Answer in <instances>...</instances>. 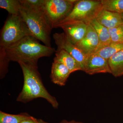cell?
I'll return each instance as SVG.
<instances>
[{
	"label": "cell",
	"mask_w": 123,
	"mask_h": 123,
	"mask_svg": "<svg viewBox=\"0 0 123 123\" xmlns=\"http://www.w3.org/2000/svg\"><path fill=\"white\" fill-rule=\"evenodd\" d=\"M56 51L55 48L41 44L31 36H25L6 49L10 62L23 63L34 66H38L40 58L51 56Z\"/></svg>",
	"instance_id": "6da1fadb"
},
{
	"label": "cell",
	"mask_w": 123,
	"mask_h": 123,
	"mask_svg": "<svg viewBox=\"0 0 123 123\" xmlns=\"http://www.w3.org/2000/svg\"><path fill=\"white\" fill-rule=\"evenodd\" d=\"M22 70L24 84L17 101L26 103L33 99L42 98L46 99L55 109L59 104L55 97L52 96L43 84L38 66L29 65L23 63H18Z\"/></svg>",
	"instance_id": "7a4b0ae2"
},
{
	"label": "cell",
	"mask_w": 123,
	"mask_h": 123,
	"mask_svg": "<svg viewBox=\"0 0 123 123\" xmlns=\"http://www.w3.org/2000/svg\"><path fill=\"white\" fill-rule=\"evenodd\" d=\"M21 4L20 15L33 37L43 42L44 45L52 47L50 35L52 29L42 7Z\"/></svg>",
	"instance_id": "3957f363"
},
{
	"label": "cell",
	"mask_w": 123,
	"mask_h": 123,
	"mask_svg": "<svg viewBox=\"0 0 123 123\" xmlns=\"http://www.w3.org/2000/svg\"><path fill=\"white\" fill-rule=\"evenodd\" d=\"M27 36L33 37L20 15L10 14L1 31L0 48L6 50Z\"/></svg>",
	"instance_id": "277c9868"
},
{
	"label": "cell",
	"mask_w": 123,
	"mask_h": 123,
	"mask_svg": "<svg viewBox=\"0 0 123 123\" xmlns=\"http://www.w3.org/2000/svg\"><path fill=\"white\" fill-rule=\"evenodd\" d=\"M102 9L100 0H77L69 14L56 26L69 22H80L89 25Z\"/></svg>",
	"instance_id": "5b68a950"
},
{
	"label": "cell",
	"mask_w": 123,
	"mask_h": 123,
	"mask_svg": "<svg viewBox=\"0 0 123 123\" xmlns=\"http://www.w3.org/2000/svg\"><path fill=\"white\" fill-rule=\"evenodd\" d=\"M77 0H44L42 9L52 29L68 15Z\"/></svg>",
	"instance_id": "8992f818"
},
{
	"label": "cell",
	"mask_w": 123,
	"mask_h": 123,
	"mask_svg": "<svg viewBox=\"0 0 123 123\" xmlns=\"http://www.w3.org/2000/svg\"><path fill=\"white\" fill-rule=\"evenodd\" d=\"M57 50L63 49L72 55L80 65L84 71V65L86 56L75 44L69 40L64 33H55L53 35Z\"/></svg>",
	"instance_id": "52a82bcc"
},
{
	"label": "cell",
	"mask_w": 123,
	"mask_h": 123,
	"mask_svg": "<svg viewBox=\"0 0 123 123\" xmlns=\"http://www.w3.org/2000/svg\"><path fill=\"white\" fill-rule=\"evenodd\" d=\"M84 71L90 75L99 73L111 74L108 60L95 53L86 56L84 63Z\"/></svg>",
	"instance_id": "ba28073f"
},
{
	"label": "cell",
	"mask_w": 123,
	"mask_h": 123,
	"mask_svg": "<svg viewBox=\"0 0 123 123\" xmlns=\"http://www.w3.org/2000/svg\"><path fill=\"white\" fill-rule=\"evenodd\" d=\"M88 25L80 22H69L60 24L56 28L60 27L63 29L69 40L75 44L84 38L87 31Z\"/></svg>",
	"instance_id": "9c48e42d"
},
{
	"label": "cell",
	"mask_w": 123,
	"mask_h": 123,
	"mask_svg": "<svg viewBox=\"0 0 123 123\" xmlns=\"http://www.w3.org/2000/svg\"><path fill=\"white\" fill-rule=\"evenodd\" d=\"M99 43L98 35L89 24L88 25L87 31L84 38L75 45L87 56L96 52Z\"/></svg>",
	"instance_id": "30bf717a"
},
{
	"label": "cell",
	"mask_w": 123,
	"mask_h": 123,
	"mask_svg": "<svg viewBox=\"0 0 123 123\" xmlns=\"http://www.w3.org/2000/svg\"><path fill=\"white\" fill-rule=\"evenodd\" d=\"M71 74L63 64L53 60L50 75L51 81L53 83L60 86H64Z\"/></svg>",
	"instance_id": "8fae6325"
},
{
	"label": "cell",
	"mask_w": 123,
	"mask_h": 123,
	"mask_svg": "<svg viewBox=\"0 0 123 123\" xmlns=\"http://www.w3.org/2000/svg\"><path fill=\"white\" fill-rule=\"evenodd\" d=\"M96 19L100 24L108 29H111L122 25L120 14L103 9L100 11Z\"/></svg>",
	"instance_id": "7c38bea8"
},
{
	"label": "cell",
	"mask_w": 123,
	"mask_h": 123,
	"mask_svg": "<svg viewBox=\"0 0 123 123\" xmlns=\"http://www.w3.org/2000/svg\"><path fill=\"white\" fill-rule=\"evenodd\" d=\"M55 55L53 60L59 62L63 64L68 68L71 73L79 70L82 71L81 67L78 62L64 50L57 49Z\"/></svg>",
	"instance_id": "4fadbf2b"
},
{
	"label": "cell",
	"mask_w": 123,
	"mask_h": 123,
	"mask_svg": "<svg viewBox=\"0 0 123 123\" xmlns=\"http://www.w3.org/2000/svg\"><path fill=\"white\" fill-rule=\"evenodd\" d=\"M89 24L96 31L99 39V45L96 52L111 43V37L108 29L100 24L96 18L91 21Z\"/></svg>",
	"instance_id": "5bb4252c"
},
{
	"label": "cell",
	"mask_w": 123,
	"mask_h": 123,
	"mask_svg": "<svg viewBox=\"0 0 123 123\" xmlns=\"http://www.w3.org/2000/svg\"><path fill=\"white\" fill-rule=\"evenodd\" d=\"M111 74L117 77L123 75V50L118 52L108 60Z\"/></svg>",
	"instance_id": "9a60e30c"
},
{
	"label": "cell",
	"mask_w": 123,
	"mask_h": 123,
	"mask_svg": "<svg viewBox=\"0 0 123 123\" xmlns=\"http://www.w3.org/2000/svg\"><path fill=\"white\" fill-rule=\"evenodd\" d=\"M103 9L115 13H123V0H100Z\"/></svg>",
	"instance_id": "2e32d148"
},
{
	"label": "cell",
	"mask_w": 123,
	"mask_h": 123,
	"mask_svg": "<svg viewBox=\"0 0 123 123\" xmlns=\"http://www.w3.org/2000/svg\"><path fill=\"white\" fill-rule=\"evenodd\" d=\"M31 116L26 112L13 115L0 111V123H20Z\"/></svg>",
	"instance_id": "e0dca14e"
},
{
	"label": "cell",
	"mask_w": 123,
	"mask_h": 123,
	"mask_svg": "<svg viewBox=\"0 0 123 123\" xmlns=\"http://www.w3.org/2000/svg\"><path fill=\"white\" fill-rule=\"evenodd\" d=\"M21 6L20 0H0V8L7 10L10 15H20Z\"/></svg>",
	"instance_id": "ac0fdd59"
},
{
	"label": "cell",
	"mask_w": 123,
	"mask_h": 123,
	"mask_svg": "<svg viewBox=\"0 0 123 123\" xmlns=\"http://www.w3.org/2000/svg\"><path fill=\"white\" fill-rule=\"evenodd\" d=\"M123 50V43H111L108 46L100 49L95 53L108 60L115 53Z\"/></svg>",
	"instance_id": "d6986e66"
},
{
	"label": "cell",
	"mask_w": 123,
	"mask_h": 123,
	"mask_svg": "<svg viewBox=\"0 0 123 123\" xmlns=\"http://www.w3.org/2000/svg\"><path fill=\"white\" fill-rule=\"evenodd\" d=\"M111 42L113 43H123V26L121 25L108 29Z\"/></svg>",
	"instance_id": "ffe728a7"
},
{
	"label": "cell",
	"mask_w": 123,
	"mask_h": 123,
	"mask_svg": "<svg viewBox=\"0 0 123 123\" xmlns=\"http://www.w3.org/2000/svg\"><path fill=\"white\" fill-rule=\"evenodd\" d=\"M10 61L7 58L5 49L0 48V76L2 79L8 73Z\"/></svg>",
	"instance_id": "44dd1931"
},
{
	"label": "cell",
	"mask_w": 123,
	"mask_h": 123,
	"mask_svg": "<svg viewBox=\"0 0 123 123\" xmlns=\"http://www.w3.org/2000/svg\"><path fill=\"white\" fill-rule=\"evenodd\" d=\"M23 4L35 7H42L44 0H20Z\"/></svg>",
	"instance_id": "7402d4cb"
},
{
	"label": "cell",
	"mask_w": 123,
	"mask_h": 123,
	"mask_svg": "<svg viewBox=\"0 0 123 123\" xmlns=\"http://www.w3.org/2000/svg\"><path fill=\"white\" fill-rule=\"evenodd\" d=\"M20 123H39L38 119L31 116L25 119Z\"/></svg>",
	"instance_id": "603a6c76"
},
{
	"label": "cell",
	"mask_w": 123,
	"mask_h": 123,
	"mask_svg": "<svg viewBox=\"0 0 123 123\" xmlns=\"http://www.w3.org/2000/svg\"><path fill=\"white\" fill-rule=\"evenodd\" d=\"M59 123H85L83 122H80V121H75L74 120H72L71 121H68L66 120H62L61 122H60Z\"/></svg>",
	"instance_id": "cb8c5ba5"
},
{
	"label": "cell",
	"mask_w": 123,
	"mask_h": 123,
	"mask_svg": "<svg viewBox=\"0 0 123 123\" xmlns=\"http://www.w3.org/2000/svg\"><path fill=\"white\" fill-rule=\"evenodd\" d=\"M38 120L39 123H49L44 121V120H43L41 119H38Z\"/></svg>",
	"instance_id": "d4e9b609"
},
{
	"label": "cell",
	"mask_w": 123,
	"mask_h": 123,
	"mask_svg": "<svg viewBox=\"0 0 123 123\" xmlns=\"http://www.w3.org/2000/svg\"><path fill=\"white\" fill-rule=\"evenodd\" d=\"M120 15H121V18H122V25H123V13L121 14Z\"/></svg>",
	"instance_id": "484cf974"
}]
</instances>
